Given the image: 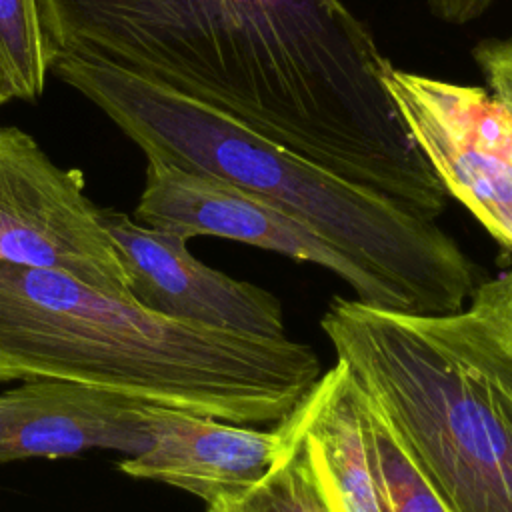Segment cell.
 Here are the masks:
<instances>
[{
	"label": "cell",
	"mask_w": 512,
	"mask_h": 512,
	"mask_svg": "<svg viewBox=\"0 0 512 512\" xmlns=\"http://www.w3.org/2000/svg\"><path fill=\"white\" fill-rule=\"evenodd\" d=\"M320 376L310 344L170 318L64 272L0 262V382L70 380L254 426L286 420Z\"/></svg>",
	"instance_id": "obj_1"
},
{
	"label": "cell",
	"mask_w": 512,
	"mask_h": 512,
	"mask_svg": "<svg viewBox=\"0 0 512 512\" xmlns=\"http://www.w3.org/2000/svg\"><path fill=\"white\" fill-rule=\"evenodd\" d=\"M50 70L146 156L226 180L298 218L408 296L418 314L466 306L478 270L434 220L254 132L232 116L112 62L76 54Z\"/></svg>",
	"instance_id": "obj_2"
},
{
	"label": "cell",
	"mask_w": 512,
	"mask_h": 512,
	"mask_svg": "<svg viewBox=\"0 0 512 512\" xmlns=\"http://www.w3.org/2000/svg\"><path fill=\"white\" fill-rule=\"evenodd\" d=\"M470 298L418 314L338 296L320 326L450 512H512V336Z\"/></svg>",
	"instance_id": "obj_3"
},
{
	"label": "cell",
	"mask_w": 512,
	"mask_h": 512,
	"mask_svg": "<svg viewBox=\"0 0 512 512\" xmlns=\"http://www.w3.org/2000/svg\"><path fill=\"white\" fill-rule=\"evenodd\" d=\"M0 262L70 274L130 296L128 276L80 170L54 164L20 128H0Z\"/></svg>",
	"instance_id": "obj_4"
},
{
	"label": "cell",
	"mask_w": 512,
	"mask_h": 512,
	"mask_svg": "<svg viewBox=\"0 0 512 512\" xmlns=\"http://www.w3.org/2000/svg\"><path fill=\"white\" fill-rule=\"evenodd\" d=\"M384 88L446 194L512 254V108L484 88L394 66Z\"/></svg>",
	"instance_id": "obj_5"
},
{
	"label": "cell",
	"mask_w": 512,
	"mask_h": 512,
	"mask_svg": "<svg viewBox=\"0 0 512 512\" xmlns=\"http://www.w3.org/2000/svg\"><path fill=\"white\" fill-rule=\"evenodd\" d=\"M146 158V182L134 210L136 222L184 240L228 238L310 262L334 272L364 304L414 312L404 292L268 200L226 180L190 172L160 158Z\"/></svg>",
	"instance_id": "obj_6"
},
{
	"label": "cell",
	"mask_w": 512,
	"mask_h": 512,
	"mask_svg": "<svg viewBox=\"0 0 512 512\" xmlns=\"http://www.w3.org/2000/svg\"><path fill=\"white\" fill-rule=\"evenodd\" d=\"M102 220L124 264L128 292L144 308L222 330L286 336L284 310L272 292L200 262L180 236L116 210H102Z\"/></svg>",
	"instance_id": "obj_7"
},
{
	"label": "cell",
	"mask_w": 512,
	"mask_h": 512,
	"mask_svg": "<svg viewBox=\"0 0 512 512\" xmlns=\"http://www.w3.org/2000/svg\"><path fill=\"white\" fill-rule=\"evenodd\" d=\"M148 402L104 388L36 378L0 392V462L86 450L134 456L148 446Z\"/></svg>",
	"instance_id": "obj_8"
},
{
	"label": "cell",
	"mask_w": 512,
	"mask_h": 512,
	"mask_svg": "<svg viewBox=\"0 0 512 512\" xmlns=\"http://www.w3.org/2000/svg\"><path fill=\"white\" fill-rule=\"evenodd\" d=\"M288 440L284 420L256 430L178 408L148 406V446L118 462V470L190 492L206 504L256 484Z\"/></svg>",
	"instance_id": "obj_9"
},
{
	"label": "cell",
	"mask_w": 512,
	"mask_h": 512,
	"mask_svg": "<svg viewBox=\"0 0 512 512\" xmlns=\"http://www.w3.org/2000/svg\"><path fill=\"white\" fill-rule=\"evenodd\" d=\"M292 416L330 512H380L350 368L336 360Z\"/></svg>",
	"instance_id": "obj_10"
},
{
	"label": "cell",
	"mask_w": 512,
	"mask_h": 512,
	"mask_svg": "<svg viewBox=\"0 0 512 512\" xmlns=\"http://www.w3.org/2000/svg\"><path fill=\"white\" fill-rule=\"evenodd\" d=\"M358 414L380 512H450L386 414L360 386Z\"/></svg>",
	"instance_id": "obj_11"
},
{
	"label": "cell",
	"mask_w": 512,
	"mask_h": 512,
	"mask_svg": "<svg viewBox=\"0 0 512 512\" xmlns=\"http://www.w3.org/2000/svg\"><path fill=\"white\" fill-rule=\"evenodd\" d=\"M284 424L288 440L270 470L250 488L208 502L206 512H330L294 416L290 414Z\"/></svg>",
	"instance_id": "obj_12"
},
{
	"label": "cell",
	"mask_w": 512,
	"mask_h": 512,
	"mask_svg": "<svg viewBox=\"0 0 512 512\" xmlns=\"http://www.w3.org/2000/svg\"><path fill=\"white\" fill-rule=\"evenodd\" d=\"M50 66L38 0H0V70L12 96L38 98Z\"/></svg>",
	"instance_id": "obj_13"
},
{
	"label": "cell",
	"mask_w": 512,
	"mask_h": 512,
	"mask_svg": "<svg viewBox=\"0 0 512 512\" xmlns=\"http://www.w3.org/2000/svg\"><path fill=\"white\" fill-rule=\"evenodd\" d=\"M472 56L492 94L512 108V38L482 40L474 46Z\"/></svg>",
	"instance_id": "obj_14"
},
{
	"label": "cell",
	"mask_w": 512,
	"mask_h": 512,
	"mask_svg": "<svg viewBox=\"0 0 512 512\" xmlns=\"http://www.w3.org/2000/svg\"><path fill=\"white\" fill-rule=\"evenodd\" d=\"M472 296L492 308L512 336V268L494 280L480 282Z\"/></svg>",
	"instance_id": "obj_15"
},
{
	"label": "cell",
	"mask_w": 512,
	"mask_h": 512,
	"mask_svg": "<svg viewBox=\"0 0 512 512\" xmlns=\"http://www.w3.org/2000/svg\"><path fill=\"white\" fill-rule=\"evenodd\" d=\"M494 0H428L430 12L448 24H466L480 18Z\"/></svg>",
	"instance_id": "obj_16"
},
{
	"label": "cell",
	"mask_w": 512,
	"mask_h": 512,
	"mask_svg": "<svg viewBox=\"0 0 512 512\" xmlns=\"http://www.w3.org/2000/svg\"><path fill=\"white\" fill-rule=\"evenodd\" d=\"M12 98H14V96H12V92H10L8 84H6L4 76H2V70H0V104L8 102V100H12Z\"/></svg>",
	"instance_id": "obj_17"
}]
</instances>
